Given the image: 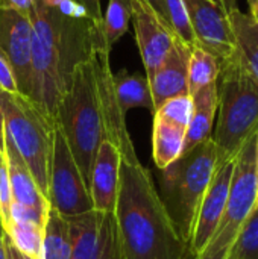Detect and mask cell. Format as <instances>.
Returning a JSON list of instances; mask_svg holds the SVG:
<instances>
[{
  "instance_id": "obj_30",
  "label": "cell",
  "mask_w": 258,
  "mask_h": 259,
  "mask_svg": "<svg viewBox=\"0 0 258 259\" xmlns=\"http://www.w3.org/2000/svg\"><path fill=\"white\" fill-rule=\"evenodd\" d=\"M0 9H15L21 14L30 15L33 11V0H0Z\"/></svg>"
},
{
  "instance_id": "obj_23",
  "label": "cell",
  "mask_w": 258,
  "mask_h": 259,
  "mask_svg": "<svg viewBox=\"0 0 258 259\" xmlns=\"http://www.w3.org/2000/svg\"><path fill=\"white\" fill-rule=\"evenodd\" d=\"M6 235L14 247L29 259H43L44 226L30 222H12Z\"/></svg>"
},
{
  "instance_id": "obj_25",
  "label": "cell",
  "mask_w": 258,
  "mask_h": 259,
  "mask_svg": "<svg viewBox=\"0 0 258 259\" xmlns=\"http://www.w3.org/2000/svg\"><path fill=\"white\" fill-rule=\"evenodd\" d=\"M227 259H258V200Z\"/></svg>"
},
{
  "instance_id": "obj_32",
  "label": "cell",
  "mask_w": 258,
  "mask_h": 259,
  "mask_svg": "<svg viewBox=\"0 0 258 259\" xmlns=\"http://www.w3.org/2000/svg\"><path fill=\"white\" fill-rule=\"evenodd\" d=\"M3 246H5V252H6V259H29L26 258L24 255H21L15 247H14V244L11 243V240H9V237L5 234L3 235Z\"/></svg>"
},
{
  "instance_id": "obj_12",
  "label": "cell",
  "mask_w": 258,
  "mask_h": 259,
  "mask_svg": "<svg viewBox=\"0 0 258 259\" xmlns=\"http://www.w3.org/2000/svg\"><path fill=\"white\" fill-rule=\"evenodd\" d=\"M131 9L146 77L151 79L170 52L176 35L146 0H131Z\"/></svg>"
},
{
  "instance_id": "obj_18",
  "label": "cell",
  "mask_w": 258,
  "mask_h": 259,
  "mask_svg": "<svg viewBox=\"0 0 258 259\" xmlns=\"http://www.w3.org/2000/svg\"><path fill=\"white\" fill-rule=\"evenodd\" d=\"M187 129L170 123L160 115H154L152 131V156L160 170H164L175 162L184 152Z\"/></svg>"
},
{
  "instance_id": "obj_28",
  "label": "cell",
  "mask_w": 258,
  "mask_h": 259,
  "mask_svg": "<svg viewBox=\"0 0 258 259\" xmlns=\"http://www.w3.org/2000/svg\"><path fill=\"white\" fill-rule=\"evenodd\" d=\"M47 6L53 8L58 14L73 20H91L87 9L78 0H43Z\"/></svg>"
},
{
  "instance_id": "obj_6",
  "label": "cell",
  "mask_w": 258,
  "mask_h": 259,
  "mask_svg": "<svg viewBox=\"0 0 258 259\" xmlns=\"http://www.w3.org/2000/svg\"><path fill=\"white\" fill-rule=\"evenodd\" d=\"M3 132L26 162L41 194L49 200V171L56 121L20 93L0 91Z\"/></svg>"
},
{
  "instance_id": "obj_21",
  "label": "cell",
  "mask_w": 258,
  "mask_h": 259,
  "mask_svg": "<svg viewBox=\"0 0 258 259\" xmlns=\"http://www.w3.org/2000/svg\"><path fill=\"white\" fill-rule=\"evenodd\" d=\"M71 258V228L68 219L50 208L43 240V259Z\"/></svg>"
},
{
  "instance_id": "obj_29",
  "label": "cell",
  "mask_w": 258,
  "mask_h": 259,
  "mask_svg": "<svg viewBox=\"0 0 258 259\" xmlns=\"http://www.w3.org/2000/svg\"><path fill=\"white\" fill-rule=\"evenodd\" d=\"M47 215H49V212H43V211H38L35 208L23 206L18 203H12V208H11L12 222H30V223L46 226Z\"/></svg>"
},
{
  "instance_id": "obj_9",
  "label": "cell",
  "mask_w": 258,
  "mask_h": 259,
  "mask_svg": "<svg viewBox=\"0 0 258 259\" xmlns=\"http://www.w3.org/2000/svg\"><path fill=\"white\" fill-rule=\"evenodd\" d=\"M71 258L126 259L113 212L90 211L70 217Z\"/></svg>"
},
{
  "instance_id": "obj_10",
  "label": "cell",
  "mask_w": 258,
  "mask_h": 259,
  "mask_svg": "<svg viewBox=\"0 0 258 259\" xmlns=\"http://www.w3.org/2000/svg\"><path fill=\"white\" fill-rule=\"evenodd\" d=\"M198 46L213 53L220 62L237 50L225 0H182Z\"/></svg>"
},
{
  "instance_id": "obj_14",
  "label": "cell",
  "mask_w": 258,
  "mask_h": 259,
  "mask_svg": "<svg viewBox=\"0 0 258 259\" xmlns=\"http://www.w3.org/2000/svg\"><path fill=\"white\" fill-rule=\"evenodd\" d=\"M192 47L178 36L163 64L149 80L155 111L169 99L189 94V59Z\"/></svg>"
},
{
  "instance_id": "obj_2",
  "label": "cell",
  "mask_w": 258,
  "mask_h": 259,
  "mask_svg": "<svg viewBox=\"0 0 258 259\" xmlns=\"http://www.w3.org/2000/svg\"><path fill=\"white\" fill-rule=\"evenodd\" d=\"M29 17L32 85L27 99L56 121L58 106L70 87L75 67L88 59L96 47L108 46L103 21L67 18L43 0H33V11Z\"/></svg>"
},
{
  "instance_id": "obj_3",
  "label": "cell",
  "mask_w": 258,
  "mask_h": 259,
  "mask_svg": "<svg viewBox=\"0 0 258 259\" xmlns=\"http://www.w3.org/2000/svg\"><path fill=\"white\" fill-rule=\"evenodd\" d=\"M216 115L211 138L217 149V162L233 161L243 144L258 134V80L239 49L220 62Z\"/></svg>"
},
{
  "instance_id": "obj_26",
  "label": "cell",
  "mask_w": 258,
  "mask_h": 259,
  "mask_svg": "<svg viewBox=\"0 0 258 259\" xmlns=\"http://www.w3.org/2000/svg\"><path fill=\"white\" fill-rule=\"evenodd\" d=\"M192 109H193L192 96L186 94V96H178V97L169 99L155 111V114L170 123H175V124L187 129L189 123H190V117H192Z\"/></svg>"
},
{
  "instance_id": "obj_27",
  "label": "cell",
  "mask_w": 258,
  "mask_h": 259,
  "mask_svg": "<svg viewBox=\"0 0 258 259\" xmlns=\"http://www.w3.org/2000/svg\"><path fill=\"white\" fill-rule=\"evenodd\" d=\"M11 208H12V193H11V182L8 173L6 156L3 149L0 150V222L5 234L8 232L12 219H11Z\"/></svg>"
},
{
  "instance_id": "obj_36",
  "label": "cell",
  "mask_w": 258,
  "mask_h": 259,
  "mask_svg": "<svg viewBox=\"0 0 258 259\" xmlns=\"http://www.w3.org/2000/svg\"><path fill=\"white\" fill-rule=\"evenodd\" d=\"M225 3H227V6H228V9H230V11H233V9H236V8H237L236 0H225Z\"/></svg>"
},
{
  "instance_id": "obj_20",
  "label": "cell",
  "mask_w": 258,
  "mask_h": 259,
  "mask_svg": "<svg viewBox=\"0 0 258 259\" xmlns=\"http://www.w3.org/2000/svg\"><path fill=\"white\" fill-rule=\"evenodd\" d=\"M230 23L239 53L242 55L251 74L258 80V23L239 8L230 11Z\"/></svg>"
},
{
  "instance_id": "obj_4",
  "label": "cell",
  "mask_w": 258,
  "mask_h": 259,
  "mask_svg": "<svg viewBox=\"0 0 258 259\" xmlns=\"http://www.w3.org/2000/svg\"><path fill=\"white\" fill-rule=\"evenodd\" d=\"M56 124L62 131L90 190L91 167L97 149L105 140L93 53L75 67L70 87L58 106Z\"/></svg>"
},
{
  "instance_id": "obj_38",
  "label": "cell",
  "mask_w": 258,
  "mask_h": 259,
  "mask_svg": "<svg viewBox=\"0 0 258 259\" xmlns=\"http://www.w3.org/2000/svg\"><path fill=\"white\" fill-rule=\"evenodd\" d=\"M257 179H258V134H257ZM258 200V197H257Z\"/></svg>"
},
{
  "instance_id": "obj_35",
  "label": "cell",
  "mask_w": 258,
  "mask_h": 259,
  "mask_svg": "<svg viewBox=\"0 0 258 259\" xmlns=\"http://www.w3.org/2000/svg\"><path fill=\"white\" fill-rule=\"evenodd\" d=\"M3 147V121H2V112H0V150Z\"/></svg>"
},
{
  "instance_id": "obj_31",
  "label": "cell",
  "mask_w": 258,
  "mask_h": 259,
  "mask_svg": "<svg viewBox=\"0 0 258 259\" xmlns=\"http://www.w3.org/2000/svg\"><path fill=\"white\" fill-rule=\"evenodd\" d=\"M88 12L90 18L96 23H102L103 21V15H102V8H100V0H78Z\"/></svg>"
},
{
  "instance_id": "obj_13",
  "label": "cell",
  "mask_w": 258,
  "mask_h": 259,
  "mask_svg": "<svg viewBox=\"0 0 258 259\" xmlns=\"http://www.w3.org/2000/svg\"><path fill=\"white\" fill-rule=\"evenodd\" d=\"M234 162L236 159L217 162L213 179L199 205L192 238H190V249L195 258H198L199 253L205 249V246L208 244L210 238L213 237L220 222V217L224 214L228 194H230Z\"/></svg>"
},
{
  "instance_id": "obj_7",
  "label": "cell",
  "mask_w": 258,
  "mask_h": 259,
  "mask_svg": "<svg viewBox=\"0 0 258 259\" xmlns=\"http://www.w3.org/2000/svg\"><path fill=\"white\" fill-rule=\"evenodd\" d=\"M258 197L257 135L251 137L236 156L228 200L220 222L196 259H227Z\"/></svg>"
},
{
  "instance_id": "obj_8",
  "label": "cell",
  "mask_w": 258,
  "mask_h": 259,
  "mask_svg": "<svg viewBox=\"0 0 258 259\" xmlns=\"http://www.w3.org/2000/svg\"><path fill=\"white\" fill-rule=\"evenodd\" d=\"M49 203L65 219L93 211L90 190L79 171L68 143L56 124L49 171Z\"/></svg>"
},
{
  "instance_id": "obj_11",
  "label": "cell",
  "mask_w": 258,
  "mask_h": 259,
  "mask_svg": "<svg viewBox=\"0 0 258 259\" xmlns=\"http://www.w3.org/2000/svg\"><path fill=\"white\" fill-rule=\"evenodd\" d=\"M0 50L6 55L17 90L29 97L32 85V23L15 9H0Z\"/></svg>"
},
{
  "instance_id": "obj_19",
  "label": "cell",
  "mask_w": 258,
  "mask_h": 259,
  "mask_svg": "<svg viewBox=\"0 0 258 259\" xmlns=\"http://www.w3.org/2000/svg\"><path fill=\"white\" fill-rule=\"evenodd\" d=\"M113 80L117 102L125 114L134 108H144L154 114L151 83L146 76L129 74L126 70H122L113 76Z\"/></svg>"
},
{
  "instance_id": "obj_33",
  "label": "cell",
  "mask_w": 258,
  "mask_h": 259,
  "mask_svg": "<svg viewBox=\"0 0 258 259\" xmlns=\"http://www.w3.org/2000/svg\"><path fill=\"white\" fill-rule=\"evenodd\" d=\"M148 3H149V6L170 26V23H169V18H167V11H166V3H164V0H146ZM172 27V26H170ZM173 30V29H172Z\"/></svg>"
},
{
  "instance_id": "obj_39",
  "label": "cell",
  "mask_w": 258,
  "mask_h": 259,
  "mask_svg": "<svg viewBox=\"0 0 258 259\" xmlns=\"http://www.w3.org/2000/svg\"><path fill=\"white\" fill-rule=\"evenodd\" d=\"M5 235V231H3V228H2V222H0V238Z\"/></svg>"
},
{
  "instance_id": "obj_34",
  "label": "cell",
  "mask_w": 258,
  "mask_h": 259,
  "mask_svg": "<svg viewBox=\"0 0 258 259\" xmlns=\"http://www.w3.org/2000/svg\"><path fill=\"white\" fill-rule=\"evenodd\" d=\"M248 2V8H249V15L258 23V0H246Z\"/></svg>"
},
{
  "instance_id": "obj_5",
  "label": "cell",
  "mask_w": 258,
  "mask_h": 259,
  "mask_svg": "<svg viewBox=\"0 0 258 259\" xmlns=\"http://www.w3.org/2000/svg\"><path fill=\"white\" fill-rule=\"evenodd\" d=\"M217 167V149L213 138L182 153L161 170V200L181 237L190 244L195 220L205 191Z\"/></svg>"
},
{
  "instance_id": "obj_24",
  "label": "cell",
  "mask_w": 258,
  "mask_h": 259,
  "mask_svg": "<svg viewBox=\"0 0 258 259\" xmlns=\"http://www.w3.org/2000/svg\"><path fill=\"white\" fill-rule=\"evenodd\" d=\"M132 18L131 0H109L103 15V33L108 46H113L128 32Z\"/></svg>"
},
{
  "instance_id": "obj_22",
  "label": "cell",
  "mask_w": 258,
  "mask_h": 259,
  "mask_svg": "<svg viewBox=\"0 0 258 259\" xmlns=\"http://www.w3.org/2000/svg\"><path fill=\"white\" fill-rule=\"evenodd\" d=\"M219 73L220 61L201 46H195L189 59V94L192 96L201 88L217 82Z\"/></svg>"
},
{
  "instance_id": "obj_37",
  "label": "cell",
  "mask_w": 258,
  "mask_h": 259,
  "mask_svg": "<svg viewBox=\"0 0 258 259\" xmlns=\"http://www.w3.org/2000/svg\"><path fill=\"white\" fill-rule=\"evenodd\" d=\"M2 238H0V259H6V252H5V246H3V240Z\"/></svg>"
},
{
  "instance_id": "obj_1",
  "label": "cell",
  "mask_w": 258,
  "mask_h": 259,
  "mask_svg": "<svg viewBox=\"0 0 258 259\" xmlns=\"http://www.w3.org/2000/svg\"><path fill=\"white\" fill-rule=\"evenodd\" d=\"M120 153L114 219L126 259H196L169 215L129 131L106 138Z\"/></svg>"
},
{
  "instance_id": "obj_15",
  "label": "cell",
  "mask_w": 258,
  "mask_h": 259,
  "mask_svg": "<svg viewBox=\"0 0 258 259\" xmlns=\"http://www.w3.org/2000/svg\"><path fill=\"white\" fill-rule=\"evenodd\" d=\"M119 149L105 138L97 149L90 176V196L96 211L114 212L119 188Z\"/></svg>"
},
{
  "instance_id": "obj_16",
  "label": "cell",
  "mask_w": 258,
  "mask_h": 259,
  "mask_svg": "<svg viewBox=\"0 0 258 259\" xmlns=\"http://www.w3.org/2000/svg\"><path fill=\"white\" fill-rule=\"evenodd\" d=\"M3 153L6 156L9 182H11V193H12V203H18L23 206L35 208L43 212L50 211L49 200L41 194L40 188L36 187L26 162L18 155L17 149L3 132Z\"/></svg>"
},
{
  "instance_id": "obj_17",
  "label": "cell",
  "mask_w": 258,
  "mask_h": 259,
  "mask_svg": "<svg viewBox=\"0 0 258 259\" xmlns=\"http://www.w3.org/2000/svg\"><path fill=\"white\" fill-rule=\"evenodd\" d=\"M193 109L186 132L184 152L192 150L198 144L207 141L213 135L214 117L217 112V82L210 83L192 94Z\"/></svg>"
}]
</instances>
